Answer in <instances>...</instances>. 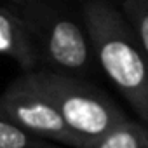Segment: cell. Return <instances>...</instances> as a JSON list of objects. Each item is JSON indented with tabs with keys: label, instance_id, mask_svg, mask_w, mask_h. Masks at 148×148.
<instances>
[{
	"label": "cell",
	"instance_id": "cell-7",
	"mask_svg": "<svg viewBox=\"0 0 148 148\" xmlns=\"http://www.w3.org/2000/svg\"><path fill=\"white\" fill-rule=\"evenodd\" d=\"M0 148H66L0 117Z\"/></svg>",
	"mask_w": 148,
	"mask_h": 148
},
{
	"label": "cell",
	"instance_id": "cell-5",
	"mask_svg": "<svg viewBox=\"0 0 148 148\" xmlns=\"http://www.w3.org/2000/svg\"><path fill=\"white\" fill-rule=\"evenodd\" d=\"M35 35L23 12L14 5L0 7V52L21 66L25 73L37 68L40 52Z\"/></svg>",
	"mask_w": 148,
	"mask_h": 148
},
{
	"label": "cell",
	"instance_id": "cell-8",
	"mask_svg": "<svg viewBox=\"0 0 148 148\" xmlns=\"http://www.w3.org/2000/svg\"><path fill=\"white\" fill-rule=\"evenodd\" d=\"M122 14L148 58V0H122Z\"/></svg>",
	"mask_w": 148,
	"mask_h": 148
},
{
	"label": "cell",
	"instance_id": "cell-2",
	"mask_svg": "<svg viewBox=\"0 0 148 148\" xmlns=\"http://www.w3.org/2000/svg\"><path fill=\"white\" fill-rule=\"evenodd\" d=\"M23 77L58 108L64 122L86 143L129 120L103 91L71 73L35 70Z\"/></svg>",
	"mask_w": 148,
	"mask_h": 148
},
{
	"label": "cell",
	"instance_id": "cell-1",
	"mask_svg": "<svg viewBox=\"0 0 148 148\" xmlns=\"http://www.w3.org/2000/svg\"><path fill=\"white\" fill-rule=\"evenodd\" d=\"M82 21L99 66L148 124V58L125 16L108 0H87L82 4Z\"/></svg>",
	"mask_w": 148,
	"mask_h": 148
},
{
	"label": "cell",
	"instance_id": "cell-9",
	"mask_svg": "<svg viewBox=\"0 0 148 148\" xmlns=\"http://www.w3.org/2000/svg\"><path fill=\"white\" fill-rule=\"evenodd\" d=\"M32 2V0H7V4L9 5H14V7H19V9H23V7H26L28 4Z\"/></svg>",
	"mask_w": 148,
	"mask_h": 148
},
{
	"label": "cell",
	"instance_id": "cell-6",
	"mask_svg": "<svg viewBox=\"0 0 148 148\" xmlns=\"http://www.w3.org/2000/svg\"><path fill=\"white\" fill-rule=\"evenodd\" d=\"M82 148H148V124L125 120Z\"/></svg>",
	"mask_w": 148,
	"mask_h": 148
},
{
	"label": "cell",
	"instance_id": "cell-3",
	"mask_svg": "<svg viewBox=\"0 0 148 148\" xmlns=\"http://www.w3.org/2000/svg\"><path fill=\"white\" fill-rule=\"evenodd\" d=\"M37 45L56 71L82 73L91 64V40L87 32L64 12L38 2L23 7Z\"/></svg>",
	"mask_w": 148,
	"mask_h": 148
},
{
	"label": "cell",
	"instance_id": "cell-4",
	"mask_svg": "<svg viewBox=\"0 0 148 148\" xmlns=\"http://www.w3.org/2000/svg\"><path fill=\"white\" fill-rule=\"evenodd\" d=\"M0 117L66 148H82L86 139L63 119L58 108L21 75L14 79L0 98Z\"/></svg>",
	"mask_w": 148,
	"mask_h": 148
}]
</instances>
